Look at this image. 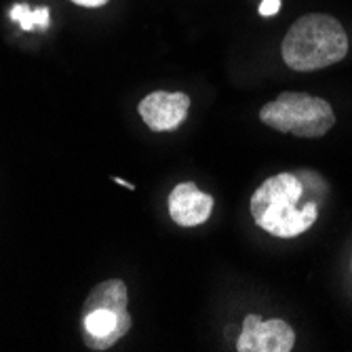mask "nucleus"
<instances>
[{"label":"nucleus","instance_id":"nucleus-1","mask_svg":"<svg viewBox=\"0 0 352 352\" xmlns=\"http://www.w3.org/2000/svg\"><path fill=\"white\" fill-rule=\"evenodd\" d=\"M327 184L308 169L278 173L253 192L249 211L262 230L276 239H296L318 219Z\"/></svg>","mask_w":352,"mask_h":352},{"label":"nucleus","instance_id":"nucleus-2","mask_svg":"<svg viewBox=\"0 0 352 352\" xmlns=\"http://www.w3.org/2000/svg\"><path fill=\"white\" fill-rule=\"evenodd\" d=\"M280 53L296 72H314L342 61L348 53V36L342 23L325 13L302 15L285 34Z\"/></svg>","mask_w":352,"mask_h":352},{"label":"nucleus","instance_id":"nucleus-3","mask_svg":"<svg viewBox=\"0 0 352 352\" xmlns=\"http://www.w3.org/2000/svg\"><path fill=\"white\" fill-rule=\"evenodd\" d=\"M129 292L120 278L95 285L85 300L80 331L89 350H108L129 333L133 318L126 310Z\"/></svg>","mask_w":352,"mask_h":352},{"label":"nucleus","instance_id":"nucleus-4","mask_svg":"<svg viewBox=\"0 0 352 352\" xmlns=\"http://www.w3.org/2000/svg\"><path fill=\"white\" fill-rule=\"evenodd\" d=\"M266 126L280 133H294L298 138H323L336 124V112L329 102L312 98L306 93L285 91L260 110Z\"/></svg>","mask_w":352,"mask_h":352},{"label":"nucleus","instance_id":"nucleus-5","mask_svg":"<svg viewBox=\"0 0 352 352\" xmlns=\"http://www.w3.org/2000/svg\"><path fill=\"white\" fill-rule=\"evenodd\" d=\"M296 344V331L283 318L262 321L258 314H247L236 340L239 352H289Z\"/></svg>","mask_w":352,"mask_h":352},{"label":"nucleus","instance_id":"nucleus-6","mask_svg":"<svg viewBox=\"0 0 352 352\" xmlns=\"http://www.w3.org/2000/svg\"><path fill=\"white\" fill-rule=\"evenodd\" d=\"M138 110L152 131H173L188 118L190 98L186 93L154 91L140 102Z\"/></svg>","mask_w":352,"mask_h":352},{"label":"nucleus","instance_id":"nucleus-7","mask_svg":"<svg viewBox=\"0 0 352 352\" xmlns=\"http://www.w3.org/2000/svg\"><path fill=\"white\" fill-rule=\"evenodd\" d=\"M169 215L182 228L201 226L211 217L213 197L201 192L195 182L177 184L169 195Z\"/></svg>","mask_w":352,"mask_h":352},{"label":"nucleus","instance_id":"nucleus-8","mask_svg":"<svg viewBox=\"0 0 352 352\" xmlns=\"http://www.w3.org/2000/svg\"><path fill=\"white\" fill-rule=\"evenodd\" d=\"M11 19L17 21L21 25V30L30 32V30H47L51 23V13L49 7H38V9H32L30 5H15L11 9Z\"/></svg>","mask_w":352,"mask_h":352},{"label":"nucleus","instance_id":"nucleus-9","mask_svg":"<svg viewBox=\"0 0 352 352\" xmlns=\"http://www.w3.org/2000/svg\"><path fill=\"white\" fill-rule=\"evenodd\" d=\"M278 9H280V0H262L260 15L262 17H270V15H276Z\"/></svg>","mask_w":352,"mask_h":352},{"label":"nucleus","instance_id":"nucleus-10","mask_svg":"<svg viewBox=\"0 0 352 352\" xmlns=\"http://www.w3.org/2000/svg\"><path fill=\"white\" fill-rule=\"evenodd\" d=\"M72 3H76L80 7H104L108 0H72Z\"/></svg>","mask_w":352,"mask_h":352},{"label":"nucleus","instance_id":"nucleus-11","mask_svg":"<svg viewBox=\"0 0 352 352\" xmlns=\"http://www.w3.org/2000/svg\"><path fill=\"white\" fill-rule=\"evenodd\" d=\"M114 182H116V184H120V186H124V188H129V190H135V186H133V184L124 182V179H120V177H114Z\"/></svg>","mask_w":352,"mask_h":352}]
</instances>
